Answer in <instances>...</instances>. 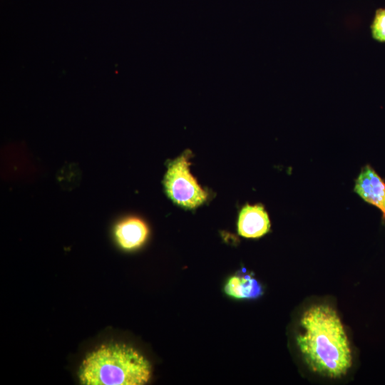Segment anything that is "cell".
Instances as JSON below:
<instances>
[{
	"label": "cell",
	"mask_w": 385,
	"mask_h": 385,
	"mask_svg": "<svg viewBox=\"0 0 385 385\" xmlns=\"http://www.w3.org/2000/svg\"><path fill=\"white\" fill-rule=\"evenodd\" d=\"M191 152L185 151L180 156L169 162L163 179L168 197L177 205L188 209L202 204L207 193L199 185L190 172L188 159Z\"/></svg>",
	"instance_id": "cell-3"
},
{
	"label": "cell",
	"mask_w": 385,
	"mask_h": 385,
	"mask_svg": "<svg viewBox=\"0 0 385 385\" xmlns=\"http://www.w3.org/2000/svg\"><path fill=\"white\" fill-rule=\"evenodd\" d=\"M354 190L365 202L378 207L385 220V182L371 165L362 168Z\"/></svg>",
	"instance_id": "cell-4"
},
{
	"label": "cell",
	"mask_w": 385,
	"mask_h": 385,
	"mask_svg": "<svg viewBox=\"0 0 385 385\" xmlns=\"http://www.w3.org/2000/svg\"><path fill=\"white\" fill-rule=\"evenodd\" d=\"M225 292L236 299H256L262 293L260 283L250 274H236L225 285Z\"/></svg>",
	"instance_id": "cell-7"
},
{
	"label": "cell",
	"mask_w": 385,
	"mask_h": 385,
	"mask_svg": "<svg viewBox=\"0 0 385 385\" xmlns=\"http://www.w3.org/2000/svg\"><path fill=\"white\" fill-rule=\"evenodd\" d=\"M297 344L309 369L331 379L344 376L352 364L351 351L337 312L327 304L307 309L300 320Z\"/></svg>",
	"instance_id": "cell-1"
},
{
	"label": "cell",
	"mask_w": 385,
	"mask_h": 385,
	"mask_svg": "<svg viewBox=\"0 0 385 385\" xmlns=\"http://www.w3.org/2000/svg\"><path fill=\"white\" fill-rule=\"evenodd\" d=\"M149 233L147 225L140 218L130 217L118 222L114 227V236L118 245L126 250L140 247Z\"/></svg>",
	"instance_id": "cell-6"
},
{
	"label": "cell",
	"mask_w": 385,
	"mask_h": 385,
	"mask_svg": "<svg viewBox=\"0 0 385 385\" xmlns=\"http://www.w3.org/2000/svg\"><path fill=\"white\" fill-rule=\"evenodd\" d=\"M370 28L374 39L385 42V9H379L376 11Z\"/></svg>",
	"instance_id": "cell-8"
},
{
	"label": "cell",
	"mask_w": 385,
	"mask_h": 385,
	"mask_svg": "<svg viewBox=\"0 0 385 385\" xmlns=\"http://www.w3.org/2000/svg\"><path fill=\"white\" fill-rule=\"evenodd\" d=\"M270 230V218L262 205H246L241 210L237 222L239 235L247 238H258Z\"/></svg>",
	"instance_id": "cell-5"
},
{
	"label": "cell",
	"mask_w": 385,
	"mask_h": 385,
	"mask_svg": "<svg viewBox=\"0 0 385 385\" xmlns=\"http://www.w3.org/2000/svg\"><path fill=\"white\" fill-rule=\"evenodd\" d=\"M78 376L85 385H143L151 376L149 361L123 344L102 345L87 355Z\"/></svg>",
	"instance_id": "cell-2"
}]
</instances>
